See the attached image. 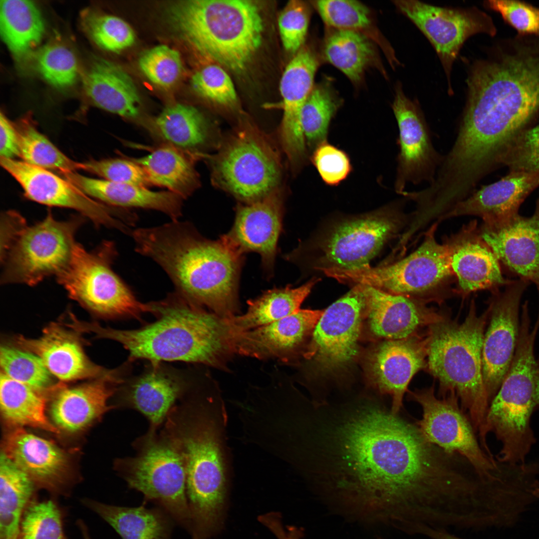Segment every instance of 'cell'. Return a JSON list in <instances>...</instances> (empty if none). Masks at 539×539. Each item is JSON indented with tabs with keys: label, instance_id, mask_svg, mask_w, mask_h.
Wrapping results in <instances>:
<instances>
[{
	"label": "cell",
	"instance_id": "cell-1",
	"mask_svg": "<svg viewBox=\"0 0 539 539\" xmlns=\"http://www.w3.org/2000/svg\"><path fill=\"white\" fill-rule=\"evenodd\" d=\"M322 433L325 497L347 516L394 527L431 498L441 479L437 447L418 427L379 407L347 413Z\"/></svg>",
	"mask_w": 539,
	"mask_h": 539
},
{
	"label": "cell",
	"instance_id": "cell-2",
	"mask_svg": "<svg viewBox=\"0 0 539 539\" xmlns=\"http://www.w3.org/2000/svg\"><path fill=\"white\" fill-rule=\"evenodd\" d=\"M175 406L165 432L182 458L191 526L206 535L223 527L232 475L228 414L219 384L202 386Z\"/></svg>",
	"mask_w": 539,
	"mask_h": 539
},
{
	"label": "cell",
	"instance_id": "cell-3",
	"mask_svg": "<svg viewBox=\"0 0 539 539\" xmlns=\"http://www.w3.org/2000/svg\"><path fill=\"white\" fill-rule=\"evenodd\" d=\"M136 252L158 264L176 291L225 318L241 311L239 295L244 255L222 236L206 239L187 221L132 230Z\"/></svg>",
	"mask_w": 539,
	"mask_h": 539
},
{
	"label": "cell",
	"instance_id": "cell-4",
	"mask_svg": "<svg viewBox=\"0 0 539 539\" xmlns=\"http://www.w3.org/2000/svg\"><path fill=\"white\" fill-rule=\"evenodd\" d=\"M149 303L156 316L150 323L128 330L94 324L91 331L122 344L130 361H182L231 372L229 364L237 352L230 318L196 305L176 292Z\"/></svg>",
	"mask_w": 539,
	"mask_h": 539
},
{
	"label": "cell",
	"instance_id": "cell-5",
	"mask_svg": "<svg viewBox=\"0 0 539 539\" xmlns=\"http://www.w3.org/2000/svg\"><path fill=\"white\" fill-rule=\"evenodd\" d=\"M467 84V100L499 138L510 141L539 117V36L499 40L473 63Z\"/></svg>",
	"mask_w": 539,
	"mask_h": 539
},
{
	"label": "cell",
	"instance_id": "cell-6",
	"mask_svg": "<svg viewBox=\"0 0 539 539\" xmlns=\"http://www.w3.org/2000/svg\"><path fill=\"white\" fill-rule=\"evenodd\" d=\"M166 15L181 39L235 73L247 69L262 43L264 20L253 1H178L168 5Z\"/></svg>",
	"mask_w": 539,
	"mask_h": 539
},
{
	"label": "cell",
	"instance_id": "cell-7",
	"mask_svg": "<svg viewBox=\"0 0 539 539\" xmlns=\"http://www.w3.org/2000/svg\"><path fill=\"white\" fill-rule=\"evenodd\" d=\"M489 315V308L478 315L474 304L462 323L439 315L428 325L426 338L427 366L439 381L441 393L453 391L456 394L479 434L483 431L491 403L484 382L482 360L484 331Z\"/></svg>",
	"mask_w": 539,
	"mask_h": 539
},
{
	"label": "cell",
	"instance_id": "cell-8",
	"mask_svg": "<svg viewBox=\"0 0 539 539\" xmlns=\"http://www.w3.org/2000/svg\"><path fill=\"white\" fill-rule=\"evenodd\" d=\"M539 407V364L526 357L513 361L492 401L480 435L482 447L492 456L486 441L493 433L502 444L497 460L521 464L536 443L531 427L533 413Z\"/></svg>",
	"mask_w": 539,
	"mask_h": 539
},
{
	"label": "cell",
	"instance_id": "cell-9",
	"mask_svg": "<svg viewBox=\"0 0 539 539\" xmlns=\"http://www.w3.org/2000/svg\"><path fill=\"white\" fill-rule=\"evenodd\" d=\"M214 184L244 204L264 198L278 188L281 177L278 153L255 124L244 121L210 157Z\"/></svg>",
	"mask_w": 539,
	"mask_h": 539
},
{
	"label": "cell",
	"instance_id": "cell-10",
	"mask_svg": "<svg viewBox=\"0 0 539 539\" xmlns=\"http://www.w3.org/2000/svg\"><path fill=\"white\" fill-rule=\"evenodd\" d=\"M117 256L111 241H103L90 252L75 242L69 261L56 275L57 280L72 299L100 316L139 319L143 313H150L149 302L139 301L113 270Z\"/></svg>",
	"mask_w": 539,
	"mask_h": 539
},
{
	"label": "cell",
	"instance_id": "cell-11",
	"mask_svg": "<svg viewBox=\"0 0 539 539\" xmlns=\"http://www.w3.org/2000/svg\"><path fill=\"white\" fill-rule=\"evenodd\" d=\"M135 444L136 455L119 460L118 472L129 487L159 503L190 530L186 473L178 449L164 431L160 435L149 431Z\"/></svg>",
	"mask_w": 539,
	"mask_h": 539
},
{
	"label": "cell",
	"instance_id": "cell-12",
	"mask_svg": "<svg viewBox=\"0 0 539 539\" xmlns=\"http://www.w3.org/2000/svg\"><path fill=\"white\" fill-rule=\"evenodd\" d=\"M48 212L42 221L23 227L0 253L1 283L33 286L48 276H56L68 263L83 218L59 221Z\"/></svg>",
	"mask_w": 539,
	"mask_h": 539
},
{
	"label": "cell",
	"instance_id": "cell-13",
	"mask_svg": "<svg viewBox=\"0 0 539 539\" xmlns=\"http://www.w3.org/2000/svg\"><path fill=\"white\" fill-rule=\"evenodd\" d=\"M434 229L415 251L395 263L350 270L329 269L325 274L340 282L365 284L406 296L429 291L453 274L449 244L437 242Z\"/></svg>",
	"mask_w": 539,
	"mask_h": 539
},
{
	"label": "cell",
	"instance_id": "cell-14",
	"mask_svg": "<svg viewBox=\"0 0 539 539\" xmlns=\"http://www.w3.org/2000/svg\"><path fill=\"white\" fill-rule=\"evenodd\" d=\"M448 393L439 399L433 387L410 393V399L422 409V418L417 423L419 430L428 441L446 453L464 457L481 478H493L499 462L480 447L471 422L459 407L456 394Z\"/></svg>",
	"mask_w": 539,
	"mask_h": 539
},
{
	"label": "cell",
	"instance_id": "cell-15",
	"mask_svg": "<svg viewBox=\"0 0 539 539\" xmlns=\"http://www.w3.org/2000/svg\"><path fill=\"white\" fill-rule=\"evenodd\" d=\"M399 220L397 208L390 206L334 224L316 244L315 269L350 270L369 265L397 232Z\"/></svg>",
	"mask_w": 539,
	"mask_h": 539
},
{
	"label": "cell",
	"instance_id": "cell-16",
	"mask_svg": "<svg viewBox=\"0 0 539 539\" xmlns=\"http://www.w3.org/2000/svg\"><path fill=\"white\" fill-rule=\"evenodd\" d=\"M397 9L411 20L435 48L448 80V93L452 65L465 41L477 33L494 36L497 28L490 15L479 8H452L416 0L393 1Z\"/></svg>",
	"mask_w": 539,
	"mask_h": 539
},
{
	"label": "cell",
	"instance_id": "cell-17",
	"mask_svg": "<svg viewBox=\"0 0 539 539\" xmlns=\"http://www.w3.org/2000/svg\"><path fill=\"white\" fill-rule=\"evenodd\" d=\"M365 305L363 285L356 284L324 310L312 331V339L303 354L304 357L327 372L348 365L358 353V341Z\"/></svg>",
	"mask_w": 539,
	"mask_h": 539
},
{
	"label": "cell",
	"instance_id": "cell-18",
	"mask_svg": "<svg viewBox=\"0 0 539 539\" xmlns=\"http://www.w3.org/2000/svg\"><path fill=\"white\" fill-rule=\"evenodd\" d=\"M0 160L1 166L19 183L27 199L48 206L75 210L97 227L104 226L130 234L126 212L96 201L48 170L23 161Z\"/></svg>",
	"mask_w": 539,
	"mask_h": 539
},
{
	"label": "cell",
	"instance_id": "cell-19",
	"mask_svg": "<svg viewBox=\"0 0 539 539\" xmlns=\"http://www.w3.org/2000/svg\"><path fill=\"white\" fill-rule=\"evenodd\" d=\"M392 109L399 129L395 190L402 195L408 184L433 183L444 155L434 146L429 125L419 103L405 94L400 83L396 86Z\"/></svg>",
	"mask_w": 539,
	"mask_h": 539
},
{
	"label": "cell",
	"instance_id": "cell-20",
	"mask_svg": "<svg viewBox=\"0 0 539 539\" xmlns=\"http://www.w3.org/2000/svg\"><path fill=\"white\" fill-rule=\"evenodd\" d=\"M529 283L521 278L512 280L489 307L490 321L484 333L482 360L484 382L491 402L514 357L520 327V305Z\"/></svg>",
	"mask_w": 539,
	"mask_h": 539
},
{
	"label": "cell",
	"instance_id": "cell-21",
	"mask_svg": "<svg viewBox=\"0 0 539 539\" xmlns=\"http://www.w3.org/2000/svg\"><path fill=\"white\" fill-rule=\"evenodd\" d=\"M320 63L321 56L316 47L304 45L288 62L280 79L283 115L279 137L283 151L292 165L303 163L306 158L302 111L315 85L314 78Z\"/></svg>",
	"mask_w": 539,
	"mask_h": 539
},
{
	"label": "cell",
	"instance_id": "cell-22",
	"mask_svg": "<svg viewBox=\"0 0 539 539\" xmlns=\"http://www.w3.org/2000/svg\"><path fill=\"white\" fill-rule=\"evenodd\" d=\"M283 216V196L278 188L257 201L239 204L234 224L223 236L243 254H259L264 269L271 275Z\"/></svg>",
	"mask_w": 539,
	"mask_h": 539
},
{
	"label": "cell",
	"instance_id": "cell-23",
	"mask_svg": "<svg viewBox=\"0 0 539 539\" xmlns=\"http://www.w3.org/2000/svg\"><path fill=\"white\" fill-rule=\"evenodd\" d=\"M324 310L299 309L268 324L236 332L237 354L259 360L289 364L314 330Z\"/></svg>",
	"mask_w": 539,
	"mask_h": 539
},
{
	"label": "cell",
	"instance_id": "cell-24",
	"mask_svg": "<svg viewBox=\"0 0 539 539\" xmlns=\"http://www.w3.org/2000/svg\"><path fill=\"white\" fill-rule=\"evenodd\" d=\"M480 237L500 263L539 291V194L530 217L518 215L498 225H484Z\"/></svg>",
	"mask_w": 539,
	"mask_h": 539
},
{
	"label": "cell",
	"instance_id": "cell-25",
	"mask_svg": "<svg viewBox=\"0 0 539 539\" xmlns=\"http://www.w3.org/2000/svg\"><path fill=\"white\" fill-rule=\"evenodd\" d=\"M539 187V171H509L498 181L477 189L442 218L475 216L482 218L484 225L503 224L519 215L522 203Z\"/></svg>",
	"mask_w": 539,
	"mask_h": 539
},
{
	"label": "cell",
	"instance_id": "cell-26",
	"mask_svg": "<svg viewBox=\"0 0 539 539\" xmlns=\"http://www.w3.org/2000/svg\"><path fill=\"white\" fill-rule=\"evenodd\" d=\"M178 370L163 363L150 364L140 374L122 383L121 401L148 420L151 431L167 418L176 402L193 384Z\"/></svg>",
	"mask_w": 539,
	"mask_h": 539
},
{
	"label": "cell",
	"instance_id": "cell-27",
	"mask_svg": "<svg viewBox=\"0 0 539 539\" xmlns=\"http://www.w3.org/2000/svg\"><path fill=\"white\" fill-rule=\"evenodd\" d=\"M427 339L415 335L387 340L371 352L368 369L371 380L382 393L392 398L391 412L397 414L413 376L426 365Z\"/></svg>",
	"mask_w": 539,
	"mask_h": 539
},
{
	"label": "cell",
	"instance_id": "cell-28",
	"mask_svg": "<svg viewBox=\"0 0 539 539\" xmlns=\"http://www.w3.org/2000/svg\"><path fill=\"white\" fill-rule=\"evenodd\" d=\"M16 339L23 349L39 356L50 372L62 381L108 377L118 372L117 369L109 370L90 362L76 336L56 324L44 328L38 338L20 336Z\"/></svg>",
	"mask_w": 539,
	"mask_h": 539
},
{
	"label": "cell",
	"instance_id": "cell-29",
	"mask_svg": "<svg viewBox=\"0 0 539 539\" xmlns=\"http://www.w3.org/2000/svg\"><path fill=\"white\" fill-rule=\"evenodd\" d=\"M362 284L369 327L378 337L389 340L409 337L419 327L429 325L439 316L408 296Z\"/></svg>",
	"mask_w": 539,
	"mask_h": 539
},
{
	"label": "cell",
	"instance_id": "cell-30",
	"mask_svg": "<svg viewBox=\"0 0 539 539\" xmlns=\"http://www.w3.org/2000/svg\"><path fill=\"white\" fill-rule=\"evenodd\" d=\"M3 450L35 484L51 492H62L69 462L55 444L18 427L5 438Z\"/></svg>",
	"mask_w": 539,
	"mask_h": 539
},
{
	"label": "cell",
	"instance_id": "cell-31",
	"mask_svg": "<svg viewBox=\"0 0 539 539\" xmlns=\"http://www.w3.org/2000/svg\"><path fill=\"white\" fill-rule=\"evenodd\" d=\"M124 381L120 373L75 387L61 388L51 405L53 421L67 432L84 429L111 408L108 405V400Z\"/></svg>",
	"mask_w": 539,
	"mask_h": 539
},
{
	"label": "cell",
	"instance_id": "cell-32",
	"mask_svg": "<svg viewBox=\"0 0 539 539\" xmlns=\"http://www.w3.org/2000/svg\"><path fill=\"white\" fill-rule=\"evenodd\" d=\"M82 192L93 199L119 208H142L161 212L172 220L182 215V200L168 191H153L147 188L82 175L76 172L62 174Z\"/></svg>",
	"mask_w": 539,
	"mask_h": 539
},
{
	"label": "cell",
	"instance_id": "cell-33",
	"mask_svg": "<svg viewBox=\"0 0 539 539\" xmlns=\"http://www.w3.org/2000/svg\"><path fill=\"white\" fill-rule=\"evenodd\" d=\"M90 103L129 119L140 116V99L130 75L118 64L101 57L92 60L83 77Z\"/></svg>",
	"mask_w": 539,
	"mask_h": 539
},
{
	"label": "cell",
	"instance_id": "cell-34",
	"mask_svg": "<svg viewBox=\"0 0 539 539\" xmlns=\"http://www.w3.org/2000/svg\"><path fill=\"white\" fill-rule=\"evenodd\" d=\"M449 246L452 270L463 291L495 288L511 281L504 277L499 260L480 236L461 237Z\"/></svg>",
	"mask_w": 539,
	"mask_h": 539
},
{
	"label": "cell",
	"instance_id": "cell-35",
	"mask_svg": "<svg viewBox=\"0 0 539 539\" xmlns=\"http://www.w3.org/2000/svg\"><path fill=\"white\" fill-rule=\"evenodd\" d=\"M376 44L361 34L327 27L322 55L355 85L363 81L366 70L374 66L387 76L379 58Z\"/></svg>",
	"mask_w": 539,
	"mask_h": 539
},
{
	"label": "cell",
	"instance_id": "cell-36",
	"mask_svg": "<svg viewBox=\"0 0 539 539\" xmlns=\"http://www.w3.org/2000/svg\"><path fill=\"white\" fill-rule=\"evenodd\" d=\"M44 31L42 16L33 1H0L1 37L17 61L24 62L30 60Z\"/></svg>",
	"mask_w": 539,
	"mask_h": 539
},
{
	"label": "cell",
	"instance_id": "cell-37",
	"mask_svg": "<svg viewBox=\"0 0 539 539\" xmlns=\"http://www.w3.org/2000/svg\"><path fill=\"white\" fill-rule=\"evenodd\" d=\"M310 4L327 27L364 35L381 49L393 68L399 64L393 48L379 30L366 5L353 0H312Z\"/></svg>",
	"mask_w": 539,
	"mask_h": 539
},
{
	"label": "cell",
	"instance_id": "cell-38",
	"mask_svg": "<svg viewBox=\"0 0 539 539\" xmlns=\"http://www.w3.org/2000/svg\"><path fill=\"white\" fill-rule=\"evenodd\" d=\"M132 160L143 168L150 184L166 188L183 199L199 186V177L191 160L170 145Z\"/></svg>",
	"mask_w": 539,
	"mask_h": 539
},
{
	"label": "cell",
	"instance_id": "cell-39",
	"mask_svg": "<svg viewBox=\"0 0 539 539\" xmlns=\"http://www.w3.org/2000/svg\"><path fill=\"white\" fill-rule=\"evenodd\" d=\"M317 281L313 278L296 288H273L248 300L246 312L230 318L234 330L241 332L254 329L297 311Z\"/></svg>",
	"mask_w": 539,
	"mask_h": 539
},
{
	"label": "cell",
	"instance_id": "cell-40",
	"mask_svg": "<svg viewBox=\"0 0 539 539\" xmlns=\"http://www.w3.org/2000/svg\"><path fill=\"white\" fill-rule=\"evenodd\" d=\"M35 484L3 452L0 458V539H17L22 515Z\"/></svg>",
	"mask_w": 539,
	"mask_h": 539
},
{
	"label": "cell",
	"instance_id": "cell-41",
	"mask_svg": "<svg viewBox=\"0 0 539 539\" xmlns=\"http://www.w3.org/2000/svg\"><path fill=\"white\" fill-rule=\"evenodd\" d=\"M46 399L41 391L0 373V404L1 415L9 424L27 426L58 433L46 417Z\"/></svg>",
	"mask_w": 539,
	"mask_h": 539
},
{
	"label": "cell",
	"instance_id": "cell-42",
	"mask_svg": "<svg viewBox=\"0 0 539 539\" xmlns=\"http://www.w3.org/2000/svg\"><path fill=\"white\" fill-rule=\"evenodd\" d=\"M82 503L110 525L123 539H169L168 521L156 510L114 506L88 499Z\"/></svg>",
	"mask_w": 539,
	"mask_h": 539
},
{
	"label": "cell",
	"instance_id": "cell-43",
	"mask_svg": "<svg viewBox=\"0 0 539 539\" xmlns=\"http://www.w3.org/2000/svg\"><path fill=\"white\" fill-rule=\"evenodd\" d=\"M153 132L179 149H192L207 140L208 126L196 107L181 103L170 105L148 126Z\"/></svg>",
	"mask_w": 539,
	"mask_h": 539
},
{
	"label": "cell",
	"instance_id": "cell-44",
	"mask_svg": "<svg viewBox=\"0 0 539 539\" xmlns=\"http://www.w3.org/2000/svg\"><path fill=\"white\" fill-rule=\"evenodd\" d=\"M14 124L23 161L47 170H57L61 174L82 169V163L68 158L38 130L30 114Z\"/></svg>",
	"mask_w": 539,
	"mask_h": 539
},
{
	"label": "cell",
	"instance_id": "cell-45",
	"mask_svg": "<svg viewBox=\"0 0 539 539\" xmlns=\"http://www.w3.org/2000/svg\"><path fill=\"white\" fill-rule=\"evenodd\" d=\"M342 100L329 79L315 84L302 111V128L306 144L314 150L326 142L330 123Z\"/></svg>",
	"mask_w": 539,
	"mask_h": 539
},
{
	"label": "cell",
	"instance_id": "cell-46",
	"mask_svg": "<svg viewBox=\"0 0 539 539\" xmlns=\"http://www.w3.org/2000/svg\"><path fill=\"white\" fill-rule=\"evenodd\" d=\"M80 21L87 36L105 50L119 52L135 42V34L133 29L117 16L87 8L81 12Z\"/></svg>",
	"mask_w": 539,
	"mask_h": 539
},
{
	"label": "cell",
	"instance_id": "cell-47",
	"mask_svg": "<svg viewBox=\"0 0 539 539\" xmlns=\"http://www.w3.org/2000/svg\"><path fill=\"white\" fill-rule=\"evenodd\" d=\"M30 59L40 76L56 88H68L77 79L76 57L63 44L55 42L47 43L36 50Z\"/></svg>",
	"mask_w": 539,
	"mask_h": 539
},
{
	"label": "cell",
	"instance_id": "cell-48",
	"mask_svg": "<svg viewBox=\"0 0 539 539\" xmlns=\"http://www.w3.org/2000/svg\"><path fill=\"white\" fill-rule=\"evenodd\" d=\"M63 515L53 500H32L21 517L17 539H66Z\"/></svg>",
	"mask_w": 539,
	"mask_h": 539
},
{
	"label": "cell",
	"instance_id": "cell-49",
	"mask_svg": "<svg viewBox=\"0 0 539 539\" xmlns=\"http://www.w3.org/2000/svg\"><path fill=\"white\" fill-rule=\"evenodd\" d=\"M0 363L3 373L36 390L44 391L50 385L51 373L41 358L30 351L1 346Z\"/></svg>",
	"mask_w": 539,
	"mask_h": 539
},
{
	"label": "cell",
	"instance_id": "cell-50",
	"mask_svg": "<svg viewBox=\"0 0 539 539\" xmlns=\"http://www.w3.org/2000/svg\"><path fill=\"white\" fill-rule=\"evenodd\" d=\"M499 167L509 171H539V117L520 131L508 144Z\"/></svg>",
	"mask_w": 539,
	"mask_h": 539
},
{
	"label": "cell",
	"instance_id": "cell-51",
	"mask_svg": "<svg viewBox=\"0 0 539 539\" xmlns=\"http://www.w3.org/2000/svg\"><path fill=\"white\" fill-rule=\"evenodd\" d=\"M138 64L151 82L162 87L175 84L183 71L180 53L166 45H158L144 52Z\"/></svg>",
	"mask_w": 539,
	"mask_h": 539
},
{
	"label": "cell",
	"instance_id": "cell-52",
	"mask_svg": "<svg viewBox=\"0 0 539 539\" xmlns=\"http://www.w3.org/2000/svg\"><path fill=\"white\" fill-rule=\"evenodd\" d=\"M192 85L204 98L219 105L234 106L237 95L234 83L225 69L218 64H209L193 75Z\"/></svg>",
	"mask_w": 539,
	"mask_h": 539
},
{
	"label": "cell",
	"instance_id": "cell-53",
	"mask_svg": "<svg viewBox=\"0 0 539 539\" xmlns=\"http://www.w3.org/2000/svg\"><path fill=\"white\" fill-rule=\"evenodd\" d=\"M311 4L289 1L278 18L280 37L284 49L293 55L304 45L311 16Z\"/></svg>",
	"mask_w": 539,
	"mask_h": 539
},
{
	"label": "cell",
	"instance_id": "cell-54",
	"mask_svg": "<svg viewBox=\"0 0 539 539\" xmlns=\"http://www.w3.org/2000/svg\"><path fill=\"white\" fill-rule=\"evenodd\" d=\"M82 170L110 181L146 188L150 185L143 168L131 160L111 158L82 163Z\"/></svg>",
	"mask_w": 539,
	"mask_h": 539
},
{
	"label": "cell",
	"instance_id": "cell-55",
	"mask_svg": "<svg viewBox=\"0 0 539 539\" xmlns=\"http://www.w3.org/2000/svg\"><path fill=\"white\" fill-rule=\"evenodd\" d=\"M484 5L499 13L518 34L539 36V7L513 0H490L485 1Z\"/></svg>",
	"mask_w": 539,
	"mask_h": 539
},
{
	"label": "cell",
	"instance_id": "cell-56",
	"mask_svg": "<svg viewBox=\"0 0 539 539\" xmlns=\"http://www.w3.org/2000/svg\"><path fill=\"white\" fill-rule=\"evenodd\" d=\"M311 161L323 182L330 186L339 184L352 170L347 154L326 141L314 149Z\"/></svg>",
	"mask_w": 539,
	"mask_h": 539
},
{
	"label": "cell",
	"instance_id": "cell-57",
	"mask_svg": "<svg viewBox=\"0 0 539 539\" xmlns=\"http://www.w3.org/2000/svg\"><path fill=\"white\" fill-rule=\"evenodd\" d=\"M0 158L14 159L20 157L17 132L12 124L2 112L0 114Z\"/></svg>",
	"mask_w": 539,
	"mask_h": 539
},
{
	"label": "cell",
	"instance_id": "cell-58",
	"mask_svg": "<svg viewBox=\"0 0 539 539\" xmlns=\"http://www.w3.org/2000/svg\"><path fill=\"white\" fill-rule=\"evenodd\" d=\"M425 536L431 539H465L445 529H431L427 531Z\"/></svg>",
	"mask_w": 539,
	"mask_h": 539
},
{
	"label": "cell",
	"instance_id": "cell-59",
	"mask_svg": "<svg viewBox=\"0 0 539 539\" xmlns=\"http://www.w3.org/2000/svg\"><path fill=\"white\" fill-rule=\"evenodd\" d=\"M277 538L278 539H300L302 535L296 530H290L280 532L277 535Z\"/></svg>",
	"mask_w": 539,
	"mask_h": 539
},
{
	"label": "cell",
	"instance_id": "cell-60",
	"mask_svg": "<svg viewBox=\"0 0 539 539\" xmlns=\"http://www.w3.org/2000/svg\"><path fill=\"white\" fill-rule=\"evenodd\" d=\"M78 525L82 534L83 539H90L88 535L87 528L83 524V523L82 521H79L78 523Z\"/></svg>",
	"mask_w": 539,
	"mask_h": 539
},
{
	"label": "cell",
	"instance_id": "cell-61",
	"mask_svg": "<svg viewBox=\"0 0 539 539\" xmlns=\"http://www.w3.org/2000/svg\"><path fill=\"white\" fill-rule=\"evenodd\" d=\"M534 495L537 499H539V481L534 491Z\"/></svg>",
	"mask_w": 539,
	"mask_h": 539
}]
</instances>
